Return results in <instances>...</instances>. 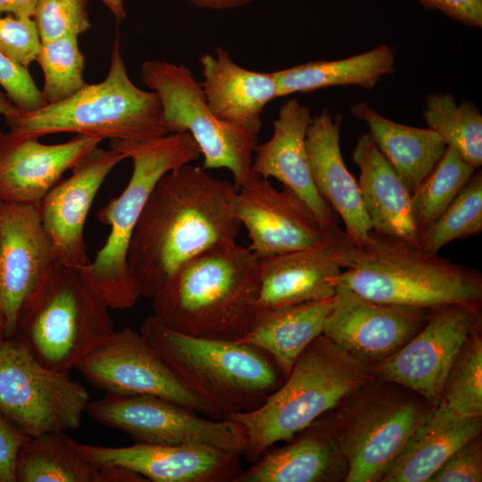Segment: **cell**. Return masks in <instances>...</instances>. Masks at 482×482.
Here are the masks:
<instances>
[{
    "mask_svg": "<svg viewBox=\"0 0 482 482\" xmlns=\"http://www.w3.org/2000/svg\"><path fill=\"white\" fill-rule=\"evenodd\" d=\"M41 39L32 18L0 14V52L28 68L36 61Z\"/></svg>",
    "mask_w": 482,
    "mask_h": 482,
    "instance_id": "cell-38",
    "label": "cell"
},
{
    "mask_svg": "<svg viewBox=\"0 0 482 482\" xmlns=\"http://www.w3.org/2000/svg\"><path fill=\"white\" fill-rule=\"evenodd\" d=\"M101 141L76 135L46 145L35 137L0 130V202L37 207L63 173Z\"/></svg>",
    "mask_w": 482,
    "mask_h": 482,
    "instance_id": "cell-21",
    "label": "cell"
},
{
    "mask_svg": "<svg viewBox=\"0 0 482 482\" xmlns=\"http://www.w3.org/2000/svg\"><path fill=\"white\" fill-rule=\"evenodd\" d=\"M109 9L114 17L117 25H120L126 19V11L123 0H101Z\"/></svg>",
    "mask_w": 482,
    "mask_h": 482,
    "instance_id": "cell-45",
    "label": "cell"
},
{
    "mask_svg": "<svg viewBox=\"0 0 482 482\" xmlns=\"http://www.w3.org/2000/svg\"><path fill=\"white\" fill-rule=\"evenodd\" d=\"M435 408L415 391L376 378L345 397L329 419L347 463L345 482H378Z\"/></svg>",
    "mask_w": 482,
    "mask_h": 482,
    "instance_id": "cell-9",
    "label": "cell"
},
{
    "mask_svg": "<svg viewBox=\"0 0 482 482\" xmlns=\"http://www.w3.org/2000/svg\"><path fill=\"white\" fill-rule=\"evenodd\" d=\"M90 461L136 472L154 482H233L242 471L241 454L204 445L136 444L109 447L75 441Z\"/></svg>",
    "mask_w": 482,
    "mask_h": 482,
    "instance_id": "cell-20",
    "label": "cell"
},
{
    "mask_svg": "<svg viewBox=\"0 0 482 482\" xmlns=\"http://www.w3.org/2000/svg\"><path fill=\"white\" fill-rule=\"evenodd\" d=\"M27 437L0 414V482H16V458Z\"/></svg>",
    "mask_w": 482,
    "mask_h": 482,
    "instance_id": "cell-42",
    "label": "cell"
},
{
    "mask_svg": "<svg viewBox=\"0 0 482 482\" xmlns=\"http://www.w3.org/2000/svg\"><path fill=\"white\" fill-rule=\"evenodd\" d=\"M422 112L428 129L435 131L446 147L478 169L482 165V115L470 101L457 104L450 93L426 96Z\"/></svg>",
    "mask_w": 482,
    "mask_h": 482,
    "instance_id": "cell-32",
    "label": "cell"
},
{
    "mask_svg": "<svg viewBox=\"0 0 482 482\" xmlns=\"http://www.w3.org/2000/svg\"><path fill=\"white\" fill-rule=\"evenodd\" d=\"M481 434L467 441L454 451L428 482H481Z\"/></svg>",
    "mask_w": 482,
    "mask_h": 482,
    "instance_id": "cell-40",
    "label": "cell"
},
{
    "mask_svg": "<svg viewBox=\"0 0 482 482\" xmlns=\"http://www.w3.org/2000/svg\"><path fill=\"white\" fill-rule=\"evenodd\" d=\"M36 61L44 74L41 91L47 104L71 97L87 84L85 56L77 37L41 41Z\"/></svg>",
    "mask_w": 482,
    "mask_h": 482,
    "instance_id": "cell-36",
    "label": "cell"
},
{
    "mask_svg": "<svg viewBox=\"0 0 482 482\" xmlns=\"http://www.w3.org/2000/svg\"><path fill=\"white\" fill-rule=\"evenodd\" d=\"M139 332L177 378L223 419L257 409L285 379L273 360L250 345L188 336L153 314Z\"/></svg>",
    "mask_w": 482,
    "mask_h": 482,
    "instance_id": "cell-4",
    "label": "cell"
},
{
    "mask_svg": "<svg viewBox=\"0 0 482 482\" xmlns=\"http://www.w3.org/2000/svg\"><path fill=\"white\" fill-rule=\"evenodd\" d=\"M481 327L480 306L429 309L426 323L403 347L371 366L376 378L403 385L437 406L447 371L469 335Z\"/></svg>",
    "mask_w": 482,
    "mask_h": 482,
    "instance_id": "cell-14",
    "label": "cell"
},
{
    "mask_svg": "<svg viewBox=\"0 0 482 482\" xmlns=\"http://www.w3.org/2000/svg\"><path fill=\"white\" fill-rule=\"evenodd\" d=\"M358 249L339 226L322 245L260 259L259 304L266 311L332 298L335 280Z\"/></svg>",
    "mask_w": 482,
    "mask_h": 482,
    "instance_id": "cell-17",
    "label": "cell"
},
{
    "mask_svg": "<svg viewBox=\"0 0 482 482\" xmlns=\"http://www.w3.org/2000/svg\"><path fill=\"white\" fill-rule=\"evenodd\" d=\"M75 369L105 394L158 396L214 420L223 416L189 391L140 332L126 327L78 362Z\"/></svg>",
    "mask_w": 482,
    "mask_h": 482,
    "instance_id": "cell-13",
    "label": "cell"
},
{
    "mask_svg": "<svg viewBox=\"0 0 482 482\" xmlns=\"http://www.w3.org/2000/svg\"><path fill=\"white\" fill-rule=\"evenodd\" d=\"M16 482H145L126 469L100 465L85 458L66 431L27 437L15 462Z\"/></svg>",
    "mask_w": 482,
    "mask_h": 482,
    "instance_id": "cell-27",
    "label": "cell"
},
{
    "mask_svg": "<svg viewBox=\"0 0 482 482\" xmlns=\"http://www.w3.org/2000/svg\"><path fill=\"white\" fill-rule=\"evenodd\" d=\"M395 71V54L388 45L340 60H320L273 71L279 97L335 86L372 90Z\"/></svg>",
    "mask_w": 482,
    "mask_h": 482,
    "instance_id": "cell-31",
    "label": "cell"
},
{
    "mask_svg": "<svg viewBox=\"0 0 482 482\" xmlns=\"http://www.w3.org/2000/svg\"><path fill=\"white\" fill-rule=\"evenodd\" d=\"M481 231L482 172L478 169L440 216L419 233L417 249L425 254H437L448 243Z\"/></svg>",
    "mask_w": 482,
    "mask_h": 482,
    "instance_id": "cell-33",
    "label": "cell"
},
{
    "mask_svg": "<svg viewBox=\"0 0 482 482\" xmlns=\"http://www.w3.org/2000/svg\"><path fill=\"white\" fill-rule=\"evenodd\" d=\"M199 61L201 86L212 112L223 122L258 135L265 106L279 97L274 73L241 67L220 46Z\"/></svg>",
    "mask_w": 482,
    "mask_h": 482,
    "instance_id": "cell-24",
    "label": "cell"
},
{
    "mask_svg": "<svg viewBox=\"0 0 482 482\" xmlns=\"http://www.w3.org/2000/svg\"><path fill=\"white\" fill-rule=\"evenodd\" d=\"M232 213L259 258L317 247L333 228H326L292 189H277L269 179L258 176L237 190Z\"/></svg>",
    "mask_w": 482,
    "mask_h": 482,
    "instance_id": "cell-15",
    "label": "cell"
},
{
    "mask_svg": "<svg viewBox=\"0 0 482 482\" xmlns=\"http://www.w3.org/2000/svg\"><path fill=\"white\" fill-rule=\"evenodd\" d=\"M86 412L97 423L125 433L136 444L204 445L243 455L242 427L228 419L204 418L171 401L149 395L105 394Z\"/></svg>",
    "mask_w": 482,
    "mask_h": 482,
    "instance_id": "cell-12",
    "label": "cell"
},
{
    "mask_svg": "<svg viewBox=\"0 0 482 482\" xmlns=\"http://www.w3.org/2000/svg\"><path fill=\"white\" fill-rule=\"evenodd\" d=\"M32 19L41 41L78 37L91 28L87 0H38Z\"/></svg>",
    "mask_w": 482,
    "mask_h": 482,
    "instance_id": "cell-37",
    "label": "cell"
},
{
    "mask_svg": "<svg viewBox=\"0 0 482 482\" xmlns=\"http://www.w3.org/2000/svg\"><path fill=\"white\" fill-rule=\"evenodd\" d=\"M334 296L266 311L257 325L237 341L265 352L286 378L303 351L322 334Z\"/></svg>",
    "mask_w": 482,
    "mask_h": 482,
    "instance_id": "cell-30",
    "label": "cell"
},
{
    "mask_svg": "<svg viewBox=\"0 0 482 482\" xmlns=\"http://www.w3.org/2000/svg\"><path fill=\"white\" fill-rule=\"evenodd\" d=\"M4 118L11 131L37 138L68 132L102 140L145 141L168 134L157 94L137 87L129 79L118 36L104 80L86 84L61 102Z\"/></svg>",
    "mask_w": 482,
    "mask_h": 482,
    "instance_id": "cell-6",
    "label": "cell"
},
{
    "mask_svg": "<svg viewBox=\"0 0 482 482\" xmlns=\"http://www.w3.org/2000/svg\"><path fill=\"white\" fill-rule=\"evenodd\" d=\"M353 161L360 170L357 182L372 231L417 249L419 230L412 212L411 192L369 133L357 138Z\"/></svg>",
    "mask_w": 482,
    "mask_h": 482,
    "instance_id": "cell-26",
    "label": "cell"
},
{
    "mask_svg": "<svg viewBox=\"0 0 482 482\" xmlns=\"http://www.w3.org/2000/svg\"><path fill=\"white\" fill-rule=\"evenodd\" d=\"M0 86L21 112H33L47 104L28 68L0 52Z\"/></svg>",
    "mask_w": 482,
    "mask_h": 482,
    "instance_id": "cell-39",
    "label": "cell"
},
{
    "mask_svg": "<svg viewBox=\"0 0 482 482\" xmlns=\"http://www.w3.org/2000/svg\"><path fill=\"white\" fill-rule=\"evenodd\" d=\"M90 395L70 373L50 370L18 337L0 347V414L23 435L77 429Z\"/></svg>",
    "mask_w": 482,
    "mask_h": 482,
    "instance_id": "cell-11",
    "label": "cell"
},
{
    "mask_svg": "<svg viewBox=\"0 0 482 482\" xmlns=\"http://www.w3.org/2000/svg\"><path fill=\"white\" fill-rule=\"evenodd\" d=\"M323 416V415H322ZM320 417L295 440L268 449L233 482L345 481L347 463L333 434L330 420Z\"/></svg>",
    "mask_w": 482,
    "mask_h": 482,
    "instance_id": "cell-25",
    "label": "cell"
},
{
    "mask_svg": "<svg viewBox=\"0 0 482 482\" xmlns=\"http://www.w3.org/2000/svg\"><path fill=\"white\" fill-rule=\"evenodd\" d=\"M55 264L37 207L0 202V302L5 338L15 336L24 303Z\"/></svg>",
    "mask_w": 482,
    "mask_h": 482,
    "instance_id": "cell-19",
    "label": "cell"
},
{
    "mask_svg": "<svg viewBox=\"0 0 482 482\" xmlns=\"http://www.w3.org/2000/svg\"><path fill=\"white\" fill-rule=\"evenodd\" d=\"M481 431L482 417H459L438 404L378 482H428L454 451Z\"/></svg>",
    "mask_w": 482,
    "mask_h": 482,
    "instance_id": "cell-28",
    "label": "cell"
},
{
    "mask_svg": "<svg viewBox=\"0 0 482 482\" xmlns=\"http://www.w3.org/2000/svg\"><path fill=\"white\" fill-rule=\"evenodd\" d=\"M4 339H5V337H4V336H2V335H0V347H1V345H3V343H4Z\"/></svg>",
    "mask_w": 482,
    "mask_h": 482,
    "instance_id": "cell-48",
    "label": "cell"
},
{
    "mask_svg": "<svg viewBox=\"0 0 482 482\" xmlns=\"http://www.w3.org/2000/svg\"><path fill=\"white\" fill-rule=\"evenodd\" d=\"M312 116L295 97L286 101L273 121L271 137L253 151L252 170L262 178H274L295 192L326 228L338 225L337 215L313 184L305 138Z\"/></svg>",
    "mask_w": 482,
    "mask_h": 482,
    "instance_id": "cell-22",
    "label": "cell"
},
{
    "mask_svg": "<svg viewBox=\"0 0 482 482\" xmlns=\"http://www.w3.org/2000/svg\"><path fill=\"white\" fill-rule=\"evenodd\" d=\"M351 113L367 124L368 133L376 146L411 193L434 168L446 149L439 136L430 129L416 128L391 120L366 102L353 104Z\"/></svg>",
    "mask_w": 482,
    "mask_h": 482,
    "instance_id": "cell-29",
    "label": "cell"
},
{
    "mask_svg": "<svg viewBox=\"0 0 482 482\" xmlns=\"http://www.w3.org/2000/svg\"><path fill=\"white\" fill-rule=\"evenodd\" d=\"M477 170L452 148L411 193V205L419 233L432 224L453 202Z\"/></svg>",
    "mask_w": 482,
    "mask_h": 482,
    "instance_id": "cell-34",
    "label": "cell"
},
{
    "mask_svg": "<svg viewBox=\"0 0 482 482\" xmlns=\"http://www.w3.org/2000/svg\"><path fill=\"white\" fill-rule=\"evenodd\" d=\"M428 10H436L463 25L482 27V0H417Z\"/></svg>",
    "mask_w": 482,
    "mask_h": 482,
    "instance_id": "cell-41",
    "label": "cell"
},
{
    "mask_svg": "<svg viewBox=\"0 0 482 482\" xmlns=\"http://www.w3.org/2000/svg\"><path fill=\"white\" fill-rule=\"evenodd\" d=\"M335 283L377 302L422 309L482 302L478 270L373 231Z\"/></svg>",
    "mask_w": 482,
    "mask_h": 482,
    "instance_id": "cell-7",
    "label": "cell"
},
{
    "mask_svg": "<svg viewBox=\"0 0 482 482\" xmlns=\"http://www.w3.org/2000/svg\"><path fill=\"white\" fill-rule=\"evenodd\" d=\"M428 312L377 302L337 287L322 334L373 366L410 341L426 323Z\"/></svg>",
    "mask_w": 482,
    "mask_h": 482,
    "instance_id": "cell-16",
    "label": "cell"
},
{
    "mask_svg": "<svg viewBox=\"0 0 482 482\" xmlns=\"http://www.w3.org/2000/svg\"><path fill=\"white\" fill-rule=\"evenodd\" d=\"M5 329V319L2 311L1 302H0V335L4 336Z\"/></svg>",
    "mask_w": 482,
    "mask_h": 482,
    "instance_id": "cell-47",
    "label": "cell"
},
{
    "mask_svg": "<svg viewBox=\"0 0 482 482\" xmlns=\"http://www.w3.org/2000/svg\"><path fill=\"white\" fill-rule=\"evenodd\" d=\"M126 157L98 146L83 156L71 175L56 183L37 207L57 264L79 270L90 262L85 223L98 190L112 169Z\"/></svg>",
    "mask_w": 482,
    "mask_h": 482,
    "instance_id": "cell-18",
    "label": "cell"
},
{
    "mask_svg": "<svg viewBox=\"0 0 482 482\" xmlns=\"http://www.w3.org/2000/svg\"><path fill=\"white\" fill-rule=\"evenodd\" d=\"M19 109L13 104L7 95L0 89V114L4 116L12 115Z\"/></svg>",
    "mask_w": 482,
    "mask_h": 482,
    "instance_id": "cell-46",
    "label": "cell"
},
{
    "mask_svg": "<svg viewBox=\"0 0 482 482\" xmlns=\"http://www.w3.org/2000/svg\"><path fill=\"white\" fill-rule=\"evenodd\" d=\"M342 116L333 117L325 107L312 117L305 138L312 179L320 196L345 225V231L358 250L372 231L363 208L357 180L348 170L340 148Z\"/></svg>",
    "mask_w": 482,
    "mask_h": 482,
    "instance_id": "cell-23",
    "label": "cell"
},
{
    "mask_svg": "<svg viewBox=\"0 0 482 482\" xmlns=\"http://www.w3.org/2000/svg\"><path fill=\"white\" fill-rule=\"evenodd\" d=\"M193 4L212 10H225L242 6L254 0H187Z\"/></svg>",
    "mask_w": 482,
    "mask_h": 482,
    "instance_id": "cell-44",
    "label": "cell"
},
{
    "mask_svg": "<svg viewBox=\"0 0 482 482\" xmlns=\"http://www.w3.org/2000/svg\"><path fill=\"white\" fill-rule=\"evenodd\" d=\"M237 190L190 163L161 178L129 245L128 268L140 295L152 299L181 265L236 240L241 229L232 213Z\"/></svg>",
    "mask_w": 482,
    "mask_h": 482,
    "instance_id": "cell-1",
    "label": "cell"
},
{
    "mask_svg": "<svg viewBox=\"0 0 482 482\" xmlns=\"http://www.w3.org/2000/svg\"><path fill=\"white\" fill-rule=\"evenodd\" d=\"M259 288V257L228 240L181 265L152 298L153 315L188 336L237 341L265 312Z\"/></svg>",
    "mask_w": 482,
    "mask_h": 482,
    "instance_id": "cell-2",
    "label": "cell"
},
{
    "mask_svg": "<svg viewBox=\"0 0 482 482\" xmlns=\"http://www.w3.org/2000/svg\"><path fill=\"white\" fill-rule=\"evenodd\" d=\"M110 147L132 161V173L122 193L98 211V220L110 226L109 236L94 260L78 271L108 309H126L141 296L127 258L145 205L164 174L197 160L201 153L187 132L145 141L111 140Z\"/></svg>",
    "mask_w": 482,
    "mask_h": 482,
    "instance_id": "cell-5",
    "label": "cell"
},
{
    "mask_svg": "<svg viewBox=\"0 0 482 482\" xmlns=\"http://www.w3.org/2000/svg\"><path fill=\"white\" fill-rule=\"evenodd\" d=\"M439 404L459 417H482L481 327L469 335L455 355Z\"/></svg>",
    "mask_w": 482,
    "mask_h": 482,
    "instance_id": "cell-35",
    "label": "cell"
},
{
    "mask_svg": "<svg viewBox=\"0 0 482 482\" xmlns=\"http://www.w3.org/2000/svg\"><path fill=\"white\" fill-rule=\"evenodd\" d=\"M114 332L108 308L79 271L55 264L24 303L14 337L45 367L70 373Z\"/></svg>",
    "mask_w": 482,
    "mask_h": 482,
    "instance_id": "cell-8",
    "label": "cell"
},
{
    "mask_svg": "<svg viewBox=\"0 0 482 482\" xmlns=\"http://www.w3.org/2000/svg\"><path fill=\"white\" fill-rule=\"evenodd\" d=\"M141 76L161 101L168 134L188 133L204 157V170H229L237 189L256 177L252 163L258 135L219 120L186 65L150 60L142 64Z\"/></svg>",
    "mask_w": 482,
    "mask_h": 482,
    "instance_id": "cell-10",
    "label": "cell"
},
{
    "mask_svg": "<svg viewBox=\"0 0 482 482\" xmlns=\"http://www.w3.org/2000/svg\"><path fill=\"white\" fill-rule=\"evenodd\" d=\"M38 0H0V14L32 18Z\"/></svg>",
    "mask_w": 482,
    "mask_h": 482,
    "instance_id": "cell-43",
    "label": "cell"
},
{
    "mask_svg": "<svg viewBox=\"0 0 482 482\" xmlns=\"http://www.w3.org/2000/svg\"><path fill=\"white\" fill-rule=\"evenodd\" d=\"M374 378L370 364L321 334L303 351L289 375L260 407L224 419L242 427L246 442L243 455L251 464L274 444L293 440Z\"/></svg>",
    "mask_w": 482,
    "mask_h": 482,
    "instance_id": "cell-3",
    "label": "cell"
}]
</instances>
